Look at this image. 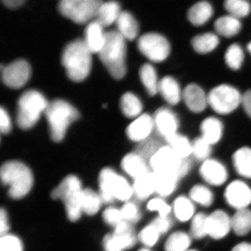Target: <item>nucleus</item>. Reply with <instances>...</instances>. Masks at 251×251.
<instances>
[{"label": "nucleus", "instance_id": "1", "mask_svg": "<svg viewBox=\"0 0 251 251\" xmlns=\"http://www.w3.org/2000/svg\"><path fill=\"white\" fill-rule=\"evenodd\" d=\"M0 177L3 185L9 188V197L14 200L26 197L34 186L32 171L27 165L17 160L3 163L0 169Z\"/></svg>", "mask_w": 251, "mask_h": 251}, {"label": "nucleus", "instance_id": "2", "mask_svg": "<svg viewBox=\"0 0 251 251\" xmlns=\"http://www.w3.org/2000/svg\"><path fill=\"white\" fill-rule=\"evenodd\" d=\"M99 57L113 78L121 80L126 74V39L117 30L107 31L106 39Z\"/></svg>", "mask_w": 251, "mask_h": 251}, {"label": "nucleus", "instance_id": "3", "mask_svg": "<svg viewBox=\"0 0 251 251\" xmlns=\"http://www.w3.org/2000/svg\"><path fill=\"white\" fill-rule=\"evenodd\" d=\"M92 54L82 39L67 44L63 51L62 64L70 80L80 82L88 77L92 69Z\"/></svg>", "mask_w": 251, "mask_h": 251}, {"label": "nucleus", "instance_id": "4", "mask_svg": "<svg viewBox=\"0 0 251 251\" xmlns=\"http://www.w3.org/2000/svg\"><path fill=\"white\" fill-rule=\"evenodd\" d=\"M82 182L76 175H69L52 190L51 198L61 200L64 204L66 214L71 222H77L83 214L82 211Z\"/></svg>", "mask_w": 251, "mask_h": 251}, {"label": "nucleus", "instance_id": "5", "mask_svg": "<svg viewBox=\"0 0 251 251\" xmlns=\"http://www.w3.org/2000/svg\"><path fill=\"white\" fill-rule=\"evenodd\" d=\"M98 180L99 193L103 204H112L115 201L127 202L134 196L133 185L112 168H103Z\"/></svg>", "mask_w": 251, "mask_h": 251}, {"label": "nucleus", "instance_id": "6", "mask_svg": "<svg viewBox=\"0 0 251 251\" xmlns=\"http://www.w3.org/2000/svg\"><path fill=\"white\" fill-rule=\"evenodd\" d=\"M45 114L51 138L55 143L64 140L69 126L80 117L77 109L62 99L50 102Z\"/></svg>", "mask_w": 251, "mask_h": 251}, {"label": "nucleus", "instance_id": "7", "mask_svg": "<svg viewBox=\"0 0 251 251\" xmlns=\"http://www.w3.org/2000/svg\"><path fill=\"white\" fill-rule=\"evenodd\" d=\"M49 102L37 90L24 92L18 101L16 123L23 130L30 129L37 123L43 113H45Z\"/></svg>", "mask_w": 251, "mask_h": 251}, {"label": "nucleus", "instance_id": "8", "mask_svg": "<svg viewBox=\"0 0 251 251\" xmlns=\"http://www.w3.org/2000/svg\"><path fill=\"white\" fill-rule=\"evenodd\" d=\"M150 169L155 173H173L184 177L189 173L191 162L189 158H180L168 145L162 147L149 161Z\"/></svg>", "mask_w": 251, "mask_h": 251}, {"label": "nucleus", "instance_id": "9", "mask_svg": "<svg viewBox=\"0 0 251 251\" xmlns=\"http://www.w3.org/2000/svg\"><path fill=\"white\" fill-rule=\"evenodd\" d=\"M102 3L100 0H62L58 9L62 16L77 24H89L97 18Z\"/></svg>", "mask_w": 251, "mask_h": 251}, {"label": "nucleus", "instance_id": "10", "mask_svg": "<svg viewBox=\"0 0 251 251\" xmlns=\"http://www.w3.org/2000/svg\"><path fill=\"white\" fill-rule=\"evenodd\" d=\"M242 97L240 92L232 86L221 85L211 90L208 94V104L217 113L227 115L242 103Z\"/></svg>", "mask_w": 251, "mask_h": 251}, {"label": "nucleus", "instance_id": "11", "mask_svg": "<svg viewBox=\"0 0 251 251\" xmlns=\"http://www.w3.org/2000/svg\"><path fill=\"white\" fill-rule=\"evenodd\" d=\"M138 48L144 56L153 62L166 60L171 52V45L166 38L157 33H147L140 36Z\"/></svg>", "mask_w": 251, "mask_h": 251}, {"label": "nucleus", "instance_id": "12", "mask_svg": "<svg viewBox=\"0 0 251 251\" xmlns=\"http://www.w3.org/2000/svg\"><path fill=\"white\" fill-rule=\"evenodd\" d=\"M1 80L9 88L20 89L24 87L31 77L29 63L24 59H18L3 67L1 66Z\"/></svg>", "mask_w": 251, "mask_h": 251}, {"label": "nucleus", "instance_id": "13", "mask_svg": "<svg viewBox=\"0 0 251 251\" xmlns=\"http://www.w3.org/2000/svg\"><path fill=\"white\" fill-rule=\"evenodd\" d=\"M226 202L236 210L248 209L251 204V188L242 180H234L226 188Z\"/></svg>", "mask_w": 251, "mask_h": 251}, {"label": "nucleus", "instance_id": "14", "mask_svg": "<svg viewBox=\"0 0 251 251\" xmlns=\"http://www.w3.org/2000/svg\"><path fill=\"white\" fill-rule=\"evenodd\" d=\"M154 129L160 138L168 141L177 133L179 120L174 112L169 108H161L157 110L153 117Z\"/></svg>", "mask_w": 251, "mask_h": 251}, {"label": "nucleus", "instance_id": "15", "mask_svg": "<svg viewBox=\"0 0 251 251\" xmlns=\"http://www.w3.org/2000/svg\"><path fill=\"white\" fill-rule=\"evenodd\" d=\"M199 173L202 179L211 186H221L228 178V172L226 167L221 162L214 158H209L202 162Z\"/></svg>", "mask_w": 251, "mask_h": 251}, {"label": "nucleus", "instance_id": "16", "mask_svg": "<svg viewBox=\"0 0 251 251\" xmlns=\"http://www.w3.org/2000/svg\"><path fill=\"white\" fill-rule=\"evenodd\" d=\"M232 230L231 217L224 210L217 209L207 216V235L215 240L224 239Z\"/></svg>", "mask_w": 251, "mask_h": 251}, {"label": "nucleus", "instance_id": "17", "mask_svg": "<svg viewBox=\"0 0 251 251\" xmlns=\"http://www.w3.org/2000/svg\"><path fill=\"white\" fill-rule=\"evenodd\" d=\"M153 130V117L148 114H143L127 127L126 135L131 141L140 143L150 138Z\"/></svg>", "mask_w": 251, "mask_h": 251}, {"label": "nucleus", "instance_id": "18", "mask_svg": "<svg viewBox=\"0 0 251 251\" xmlns=\"http://www.w3.org/2000/svg\"><path fill=\"white\" fill-rule=\"evenodd\" d=\"M121 166L122 170L134 180L151 171L148 161L135 151L126 155Z\"/></svg>", "mask_w": 251, "mask_h": 251}, {"label": "nucleus", "instance_id": "19", "mask_svg": "<svg viewBox=\"0 0 251 251\" xmlns=\"http://www.w3.org/2000/svg\"><path fill=\"white\" fill-rule=\"evenodd\" d=\"M106 39V32L104 31V27L98 21H94L87 24L85 31V41L91 52L99 54L103 49Z\"/></svg>", "mask_w": 251, "mask_h": 251}, {"label": "nucleus", "instance_id": "20", "mask_svg": "<svg viewBox=\"0 0 251 251\" xmlns=\"http://www.w3.org/2000/svg\"><path fill=\"white\" fill-rule=\"evenodd\" d=\"M185 103L191 111L199 113L206 108L208 104L207 96L200 86L191 84L185 88L182 94Z\"/></svg>", "mask_w": 251, "mask_h": 251}, {"label": "nucleus", "instance_id": "21", "mask_svg": "<svg viewBox=\"0 0 251 251\" xmlns=\"http://www.w3.org/2000/svg\"><path fill=\"white\" fill-rule=\"evenodd\" d=\"M112 234L124 251L134 247L138 240L133 225L125 221L118 225Z\"/></svg>", "mask_w": 251, "mask_h": 251}, {"label": "nucleus", "instance_id": "22", "mask_svg": "<svg viewBox=\"0 0 251 251\" xmlns=\"http://www.w3.org/2000/svg\"><path fill=\"white\" fill-rule=\"evenodd\" d=\"M155 185L156 193L159 197H168L175 192L179 182V177L173 173H155Z\"/></svg>", "mask_w": 251, "mask_h": 251}, {"label": "nucleus", "instance_id": "23", "mask_svg": "<svg viewBox=\"0 0 251 251\" xmlns=\"http://www.w3.org/2000/svg\"><path fill=\"white\" fill-rule=\"evenodd\" d=\"M115 24L117 27V31L126 40H134L138 36L139 25L133 15L128 11H122Z\"/></svg>", "mask_w": 251, "mask_h": 251}, {"label": "nucleus", "instance_id": "24", "mask_svg": "<svg viewBox=\"0 0 251 251\" xmlns=\"http://www.w3.org/2000/svg\"><path fill=\"white\" fill-rule=\"evenodd\" d=\"M133 193L137 199L145 201L156 193L154 175L152 171L135 179L133 184Z\"/></svg>", "mask_w": 251, "mask_h": 251}, {"label": "nucleus", "instance_id": "25", "mask_svg": "<svg viewBox=\"0 0 251 251\" xmlns=\"http://www.w3.org/2000/svg\"><path fill=\"white\" fill-rule=\"evenodd\" d=\"M158 92L170 105H175L181 100V89L176 80L173 77L166 76L159 81Z\"/></svg>", "mask_w": 251, "mask_h": 251}, {"label": "nucleus", "instance_id": "26", "mask_svg": "<svg viewBox=\"0 0 251 251\" xmlns=\"http://www.w3.org/2000/svg\"><path fill=\"white\" fill-rule=\"evenodd\" d=\"M202 138L211 145L219 143L222 138L224 126L219 119L209 117L202 122L201 126Z\"/></svg>", "mask_w": 251, "mask_h": 251}, {"label": "nucleus", "instance_id": "27", "mask_svg": "<svg viewBox=\"0 0 251 251\" xmlns=\"http://www.w3.org/2000/svg\"><path fill=\"white\" fill-rule=\"evenodd\" d=\"M121 13V6L117 1H103L99 7L95 20L103 27H109L113 23L117 22Z\"/></svg>", "mask_w": 251, "mask_h": 251}, {"label": "nucleus", "instance_id": "28", "mask_svg": "<svg viewBox=\"0 0 251 251\" xmlns=\"http://www.w3.org/2000/svg\"><path fill=\"white\" fill-rule=\"evenodd\" d=\"M232 163L239 176L251 179V148L244 147L237 150L232 156Z\"/></svg>", "mask_w": 251, "mask_h": 251}, {"label": "nucleus", "instance_id": "29", "mask_svg": "<svg viewBox=\"0 0 251 251\" xmlns=\"http://www.w3.org/2000/svg\"><path fill=\"white\" fill-rule=\"evenodd\" d=\"M172 209L176 219L181 222L191 221L196 214L193 201L184 196H179L175 200Z\"/></svg>", "mask_w": 251, "mask_h": 251}, {"label": "nucleus", "instance_id": "30", "mask_svg": "<svg viewBox=\"0 0 251 251\" xmlns=\"http://www.w3.org/2000/svg\"><path fill=\"white\" fill-rule=\"evenodd\" d=\"M212 6L207 1H200L193 5L188 12V18L190 22L196 26L205 24L212 16Z\"/></svg>", "mask_w": 251, "mask_h": 251}, {"label": "nucleus", "instance_id": "31", "mask_svg": "<svg viewBox=\"0 0 251 251\" xmlns=\"http://www.w3.org/2000/svg\"><path fill=\"white\" fill-rule=\"evenodd\" d=\"M214 27L216 32L220 35L230 38L237 35L239 32L242 29V23L238 18L228 15L221 16L216 20L214 23Z\"/></svg>", "mask_w": 251, "mask_h": 251}, {"label": "nucleus", "instance_id": "32", "mask_svg": "<svg viewBox=\"0 0 251 251\" xmlns=\"http://www.w3.org/2000/svg\"><path fill=\"white\" fill-rule=\"evenodd\" d=\"M232 230L237 236L247 235L251 232V210L248 209L236 211L231 217Z\"/></svg>", "mask_w": 251, "mask_h": 251}, {"label": "nucleus", "instance_id": "33", "mask_svg": "<svg viewBox=\"0 0 251 251\" xmlns=\"http://www.w3.org/2000/svg\"><path fill=\"white\" fill-rule=\"evenodd\" d=\"M122 113L128 118H137L141 115L143 105L141 100L134 94L127 92L120 99Z\"/></svg>", "mask_w": 251, "mask_h": 251}, {"label": "nucleus", "instance_id": "34", "mask_svg": "<svg viewBox=\"0 0 251 251\" xmlns=\"http://www.w3.org/2000/svg\"><path fill=\"white\" fill-rule=\"evenodd\" d=\"M103 204L99 193L90 188H84L82 193V211L87 216L98 214Z\"/></svg>", "mask_w": 251, "mask_h": 251}, {"label": "nucleus", "instance_id": "35", "mask_svg": "<svg viewBox=\"0 0 251 251\" xmlns=\"http://www.w3.org/2000/svg\"><path fill=\"white\" fill-rule=\"evenodd\" d=\"M191 44L198 53L206 54L216 49L219 44V39L214 33L208 32L195 36Z\"/></svg>", "mask_w": 251, "mask_h": 251}, {"label": "nucleus", "instance_id": "36", "mask_svg": "<svg viewBox=\"0 0 251 251\" xmlns=\"http://www.w3.org/2000/svg\"><path fill=\"white\" fill-rule=\"evenodd\" d=\"M192 239L190 234L183 231L173 232L165 243V251H187L191 247Z\"/></svg>", "mask_w": 251, "mask_h": 251}, {"label": "nucleus", "instance_id": "37", "mask_svg": "<svg viewBox=\"0 0 251 251\" xmlns=\"http://www.w3.org/2000/svg\"><path fill=\"white\" fill-rule=\"evenodd\" d=\"M140 77L149 95H156L158 92L159 81L158 80L156 72L153 66L150 64L142 66L140 69Z\"/></svg>", "mask_w": 251, "mask_h": 251}, {"label": "nucleus", "instance_id": "38", "mask_svg": "<svg viewBox=\"0 0 251 251\" xmlns=\"http://www.w3.org/2000/svg\"><path fill=\"white\" fill-rule=\"evenodd\" d=\"M188 197L193 203L204 207H209L214 201L212 191L205 185L200 184L195 185L191 188Z\"/></svg>", "mask_w": 251, "mask_h": 251}, {"label": "nucleus", "instance_id": "39", "mask_svg": "<svg viewBox=\"0 0 251 251\" xmlns=\"http://www.w3.org/2000/svg\"><path fill=\"white\" fill-rule=\"evenodd\" d=\"M166 145L181 158H189L192 155V143L184 135L176 133L166 142Z\"/></svg>", "mask_w": 251, "mask_h": 251}, {"label": "nucleus", "instance_id": "40", "mask_svg": "<svg viewBox=\"0 0 251 251\" xmlns=\"http://www.w3.org/2000/svg\"><path fill=\"white\" fill-rule=\"evenodd\" d=\"M207 216L203 212L196 213L191 220L190 235L193 239H201L208 236Z\"/></svg>", "mask_w": 251, "mask_h": 251}, {"label": "nucleus", "instance_id": "41", "mask_svg": "<svg viewBox=\"0 0 251 251\" xmlns=\"http://www.w3.org/2000/svg\"><path fill=\"white\" fill-rule=\"evenodd\" d=\"M244 54L243 49L239 44H232L226 51L225 60L229 68L237 71L242 67L244 62Z\"/></svg>", "mask_w": 251, "mask_h": 251}, {"label": "nucleus", "instance_id": "42", "mask_svg": "<svg viewBox=\"0 0 251 251\" xmlns=\"http://www.w3.org/2000/svg\"><path fill=\"white\" fill-rule=\"evenodd\" d=\"M163 146L164 145L161 143V140L150 137L148 140L139 143L135 152L143 156L149 163L155 153Z\"/></svg>", "mask_w": 251, "mask_h": 251}, {"label": "nucleus", "instance_id": "43", "mask_svg": "<svg viewBox=\"0 0 251 251\" xmlns=\"http://www.w3.org/2000/svg\"><path fill=\"white\" fill-rule=\"evenodd\" d=\"M224 6L230 16L234 18H244L250 14L251 5L244 0H227Z\"/></svg>", "mask_w": 251, "mask_h": 251}, {"label": "nucleus", "instance_id": "44", "mask_svg": "<svg viewBox=\"0 0 251 251\" xmlns=\"http://www.w3.org/2000/svg\"><path fill=\"white\" fill-rule=\"evenodd\" d=\"M161 236V234L152 225L149 224L142 229L138 234V241L145 246V247L151 249L158 243Z\"/></svg>", "mask_w": 251, "mask_h": 251}, {"label": "nucleus", "instance_id": "45", "mask_svg": "<svg viewBox=\"0 0 251 251\" xmlns=\"http://www.w3.org/2000/svg\"><path fill=\"white\" fill-rule=\"evenodd\" d=\"M210 144L202 137L196 138L192 142V155L198 161L204 162L209 159L211 153Z\"/></svg>", "mask_w": 251, "mask_h": 251}, {"label": "nucleus", "instance_id": "46", "mask_svg": "<svg viewBox=\"0 0 251 251\" xmlns=\"http://www.w3.org/2000/svg\"><path fill=\"white\" fill-rule=\"evenodd\" d=\"M0 251H24L22 240L13 234L1 236Z\"/></svg>", "mask_w": 251, "mask_h": 251}, {"label": "nucleus", "instance_id": "47", "mask_svg": "<svg viewBox=\"0 0 251 251\" xmlns=\"http://www.w3.org/2000/svg\"><path fill=\"white\" fill-rule=\"evenodd\" d=\"M124 219L132 225L137 224L141 219L142 214L139 207L133 202H125L121 208Z\"/></svg>", "mask_w": 251, "mask_h": 251}, {"label": "nucleus", "instance_id": "48", "mask_svg": "<svg viewBox=\"0 0 251 251\" xmlns=\"http://www.w3.org/2000/svg\"><path fill=\"white\" fill-rule=\"evenodd\" d=\"M147 209L150 211H156L159 216H168L173 211L172 206L165 201L164 198L159 196L150 199L147 204Z\"/></svg>", "mask_w": 251, "mask_h": 251}, {"label": "nucleus", "instance_id": "49", "mask_svg": "<svg viewBox=\"0 0 251 251\" xmlns=\"http://www.w3.org/2000/svg\"><path fill=\"white\" fill-rule=\"evenodd\" d=\"M102 217L104 222L108 226L113 227L114 228L117 227L118 225L125 221L121 209H117L114 206H109L103 211Z\"/></svg>", "mask_w": 251, "mask_h": 251}, {"label": "nucleus", "instance_id": "50", "mask_svg": "<svg viewBox=\"0 0 251 251\" xmlns=\"http://www.w3.org/2000/svg\"><path fill=\"white\" fill-rule=\"evenodd\" d=\"M161 234L167 233L173 226V221L168 216H157L150 223Z\"/></svg>", "mask_w": 251, "mask_h": 251}, {"label": "nucleus", "instance_id": "51", "mask_svg": "<svg viewBox=\"0 0 251 251\" xmlns=\"http://www.w3.org/2000/svg\"><path fill=\"white\" fill-rule=\"evenodd\" d=\"M104 251H125L117 243L112 233L105 234L102 241Z\"/></svg>", "mask_w": 251, "mask_h": 251}, {"label": "nucleus", "instance_id": "52", "mask_svg": "<svg viewBox=\"0 0 251 251\" xmlns=\"http://www.w3.org/2000/svg\"><path fill=\"white\" fill-rule=\"evenodd\" d=\"M11 130V119L3 107L0 109V130L3 134H8Z\"/></svg>", "mask_w": 251, "mask_h": 251}, {"label": "nucleus", "instance_id": "53", "mask_svg": "<svg viewBox=\"0 0 251 251\" xmlns=\"http://www.w3.org/2000/svg\"><path fill=\"white\" fill-rule=\"evenodd\" d=\"M7 211L4 208L0 210V234L4 236L9 233L10 222Z\"/></svg>", "mask_w": 251, "mask_h": 251}, {"label": "nucleus", "instance_id": "54", "mask_svg": "<svg viewBox=\"0 0 251 251\" xmlns=\"http://www.w3.org/2000/svg\"><path fill=\"white\" fill-rule=\"evenodd\" d=\"M242 103L244 110L251 119V90L243 95Z\"/></svg>", "mask_w": 251, "mask_h": 251}, {"label": "nucleus", "instance_id": "55", "mask_svg": "<svg viewBox=\"0 0 251 251\" xmlns=\"http://www.w3.org/2000/svg\"><path fill=\"white\" fill-rule=\"evenodd\" d=\"M3 4L6 7L9 9H18L20 6H22L25 3L24 0H4L2 1Z\"/></svg>", "mask_w": 251, "mask_h": 251}, {"label": "nucleus", "instance_id": "56", "mask_svg": "<svg viewBox=\"0 0 251 251\" xmlns=\"http://www.w3.org/2000/svg\"><path fill=\"white\" fill-rule=\"evenodd\" d=\"M231 251H251V243H239V244L234 246Z\"/></svg>", "mask_w": 251, "mask_h": 251}, {"label": "nucleus", "instance_id": "57", "mask_svg": "<svg viewBox=\"0 0 251 251\" xmlns=\"http://www.w3.org/2000/svg\"><path fill=\"white\" fill-rule=\"evenodd\" d=\"M138 251H152L151 249H149V248L144 247L142 248V249H139Z\"/></svg>", "mask_w": 251, "mask_h": 251}, {"label": "nucleus", "instance_id": "58", "mask_svg": "<svg viewBox=\"0 0 251 251\" xmlns=\"http://www.w3.org/2000/svg\"><path fill=\"white\" fill-rule=\"evenodd\" d=\"M248 50H249V52H250L251 54V42L249 43V45L247 46Z\"/></svg>", "mask_w": 251, "mask_h": 251}, {"label": "nucleus", "instance_id": "59", "mask_svg": "<svg viewBox=\"0 0 251 251\" xmlns=\"http://www.w3.org/2000/svg\"><path fill=\"white\" fill-rule=\"evenodd\" d=\"M187 251H198L193 250V249H189V250H188Z\"/></svg>", "mask_w": 251, "mask_h": 251}]
</instances>
